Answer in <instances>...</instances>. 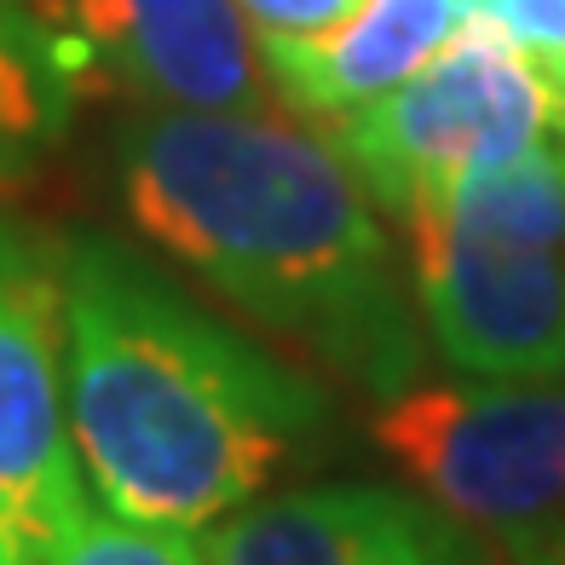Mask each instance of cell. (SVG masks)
<instances>
[{
  "label": "cell",
  "instance_id": "cell-1",
  "mask_svg": "<svg viewBox=\"0 0 565 565\" xmlns=\"http://www.w3.org/2000/svg\"><path fill=\"white\" fill-rule=\"evenodd\" d=\"M121 202L248 323L312 347L381 404L416 387L422 335L364 185L271 110H145L116 134Z\"/></svg>",
  "mask_w": 565,
  "mask_h": 565
},
{
  "label": "cell",
  "instance_id": "cell-2",
  "mask_svg": "<svg viewBox=\"0 0 565 565\" xmlns=\"http://www.w3.org/2000/svg\"><path fill=\"white\" fill-rule=\"evenodd\" d=\"M58 295L70 439L121 520L220 525L329 439L312 375L225 329L134 248L75 237Z\"/></svg>",
  "mask_w": 565,
  "mask_h": 565
},
{
  "label": "cell",
  "instance_id": "cell-3",
  "mask_svg": "<svg viewBox=\"0 0 565 565\" xmlns=\"http://www.w3.org/2000/svg\"><path fill=\"white\" fill-rule=\"evenodd\" d=\"M565 127L559 87L497 18L473 12L409 82L335 121V145L398 220L456 196L468 179L520 162Z\"/></svg>",
  "mask_w": 565,
  "mask_h": 565
},
{
  "label": "cell",
  "instance_id": "cell-4",
  "mask_svg": "<svg viewBox=\"0 0 565 565\" xmlns=\"http://www.w3.org/2000/svg\"><path fill=\"white\" fill-rule=\"evenodd\" d=\"M370 433L468 531L525 543L565 525V381L404 387Z\"/></svg>",
  "mask_w": 565,
  "mask_h": 565
},
{
  "label": "cell",
  "instance_id": "cell-5",
  "mask_svg": "<svg viewBox=\"0 0 565 565\" xmlns=\"http://www.w3.org/2000/svg\"><path fill=\"white\" fill-rule=\"evenodd\" d=\"M87 520L64 404L58 277L0 254V531L35 565Z\"/></svg>",
  "mask_w": 565,
  "mask_h": 565
},
{
  "label": "cell",
  "instance_id": "cell-6",
  "mask_svg": "<svg viewBox=\"0 0 565 565\" xmlns=\"http://www.w3.org/2000/svg\"><path fill=\"white\" fill-rule=\"evenodd\" d=\"M416 295L439 352L479 381L565 370V248L456 237L439 220H404Z\"/></svg>",
  "mask_w": 565,
  "mask_h": 565
},
{
  "label": "cell",
  "instance_id": "cell-7",
  "mask_svg": "<svg viewBox=\"0 0 565 565\" xmlns=\"http://www.w3.org/2000/svg\"><path fill=\"white\" fill-rule=\"evenodd\" d=\"M98 82L150 110H266L271 70L237 0H53Z\"/></svg>",
  "mask_w": 565,
  "mask_h": 565
},
{
  "label": "cell",
  "instance_id": "cell-8",
  "mask_svg": "<svg viewBox=\"0 0 565 565\" xmlns=\"http://www.w3.org/2000/svg\"><path fill=\"white\" fill-rule=\"evenodd\" d=\"M202 565H484V548L433 497L312 484L243 508L202 543Z\"/></svg>",
  "mask_w": 565,
  "mask_h": 565
},
{
  "label": "cell",
  "instance_id": "cell-9",
  "mask_svg": "<svg viewBox=\"0 0 565 565\" xmlns=\"http://www.w3.org/2000/svg\"><path fill=\"white\" fill-rule=\"evenodd\" d=\"M473 18V0H364L318 35H260L271 82L295 110L341 121L409 82Z\"/></svg>",
  "mask_w": 565,
  "mask_h": 565
},
{
  "label": "cell",
  "instance_id": "cell-10",
  "mask_svg": "<svg viewBox=\"0 0 565 565\" xmlns=\"http://www.w3.org/2000/svg\"><path fill=\"white\" fill-rule=\"evenodd\" d=\"M41 565H202V548L191 543V531L139 525L121 513H87L70 531V543Z\"/></svg>",
  "mask_w": 565,
  "mask_h": 565
},
{
  "label": "cell",
  "instance_id": "cell-11",
  "mask_svg": "<svg viewBox=\"0 0 565 565\" xmlns=\"http://www.w3.org/2000/svg\"><path fill=\"white\" fill-rule=\"evenodd\" d=\"M473 12L497 18L565 98V0H473Z\"/></svg>",
  "mask_w": 565,
  "mask_h": 565
},
{
  "label": "cell",
  "instance_id": "cell-12",
  "mask_svg": "<svg viewBox=\"0 0 565 565\" xmlns=\"http://www.w3.org/2000/svg\"><path fill=\"white\" fill-rule=\"evenodd\" d=\"M237 7L260 23V35H318L352 18L364 0H237Z\"/></svg>",
  "mask_w": 565,
  "mask_h": 565
},
{
  "label": "cell",
  "instance_id": "cell-13",
  "mask_svg": "<svg viewBox=\"0 0 565 565\" xmlns=\"http://www.w3.org/2000/svg\"><path fill=\"white\" fill-rule=\"evenodd\" d=\"M508 565H565V525L525 536V543H508Z\"/></svg>",
  "mask_w": 565,
  "mask_h": 565
},
{
  "label": "cell",
  "instance_id": "cell-14",
  "mask_svg": "<svg viewBox=\"0 0 565 565\" xmlns=\"http://www.w3.org/2000/svg\"><path fill=\"white\" fill-rule=\"evenodd\" d=\"M23 168H30V157H23V139L0 134V179H12V173H23Z\"/></svg>",
  "mask_w": 565,
  "mask_h": 565
},
{
  "label": "cell",
  "instance_id": "cell-15",
  "mask_svg": "<svg viewBox=\"0 0 565 565\" xmlns=\"http://www.w3.org/2000/svg\"><path fill=\"white\" fill-rule=\"evenodd\" d=\"M0 565H35V559L23 554V548L12 543V536H7V531H0Z\"/></svg>",
  "mask_w": 565,
  "mask_h": 565
},
{
  "label": "cell",
  "instance_id": "cell-16",
  "mask_svg": "<svg viewBox=\"0 0 565 565\" xmlns=\"http://www.w3.org/2000/svg\"><path fill=\"white\" fill-rule=\"evenodd\" d=\"M0 7H46V0H0Z\"/></svg>",
  "mask_w": 565,
  "mask_h": 565
}]
</instances>
